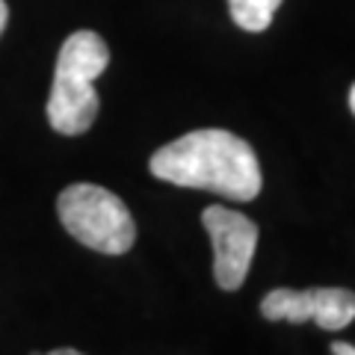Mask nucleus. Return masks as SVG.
I'll return each instance as SVG.
<instances>
[{
    "mask_svg": "<svg viewBox=\"0 0 355 355\" xmlns=\"http://www.w3.org/2000/svg\"><path fill=\"white\" fill-rule=\"evenodd\" d=\"M151 175L175 187L207 190L234 202H252L261 193V163L246 139L219 128L193 130L154 151Z\"/></svg>",
    "mask_w": 355,
    "mask_h": 355,
    "instance_id": "1",
    "label": "nucleus"
},
{
    "mask_svg": "<svg viewBox=\"0 0 355 355\" xmlns=\"http://www.w3.org/2000/svg\"><path fill=\"white\" fill-rule=\"evenodd\" d=\"M110 62L107 42L92 30H77L62 42L53 86L48 98V121L62 137H80L98 116L95 80Z\"/></svg>",
    "mask_w": 355,
    "mask_h": 355,
    "instance_id": "2",
    "label": "nucleus"
},
{
    "mask_svg": "<svg viewBox=\"0 0 355 355\" xmlns=\"http://www.w3.org/2000/svg\"><path fill=\"white\" fill-rule=\"evenodd\" d=\"M65 231L101 254H125L137 240L130 210L119 196L95 184H71L57 198Z\"/></svg>",
    "mask_w": 355,
    "mask_h": 355,
    "instance_id": "3",
    "label": "nucleus"
},
{
    "mask_svg": "<svg viewBox=\"0 0 355 355\" xmlns=\"http://www.w3.org/2000/svg\"><path fill=\"white\" fill-rule=\"evenodd\" d=\"M202 222L214 246V279L222 291H237L246 282L249 266L258 246V225L237 210L210 205L205 207Z\"/></svg>",
    "mask_w": 355,
    "mask_h": 355,
    "instance_id": "4",
    "label": "nucleus"
},
{
    "mask_svg": "<svg viewBox=\"0 0 355 355\" xmlns=\"http://www.w3.org/2000/svg\"><path fill=\"white\" fill-rule=\"evenodd\" d=\"M261 314L266 320L317 323L326 331H338L355 320V293L347 287H308V291L279 287L263 296Z\"/></svg>",
    "mask_w": 355,
    "mask_h": 355,
    "instance_id": "5",
    "label": "nucleus"
},
{
    "mask_svg": "<svg viewBox=\"0 0 355 355\" xmlns=\"http://www.w3.org/2000/svg\"><path fill=\"white\" fill-rule=\"evenodd\" d=\"M282 0H228L231 21L246 33H263L272 24Z\"/></svg>",
    "mask_w": 355,
    "mask_h": 355,
    "instance_id": "6",
    "label": "nucleus"
},
{
    "mask_svg": "<svg viewBox=\"0 0 355 355\" xmlns=\"http://www.w3.org/2000/svg\"><path fill=\"white\" fill-rule=\"evenodd\" d=\"M331 355H355V347H352V343L335 340V343H331Z\"/></svg>",
    "mask_w": 355,
    "mask_h": 355,
    "instance_id": "7",
    "label": "nucleus"
},
{
    "mask_svg": "<svg viewBox=\"0 0 355 355\" xmlns=\"http://www.w3.org/2000/svg\"><path fill=\"white\" fill-rule=\"evenodd\" d=\"M6 21H9V9H6L3 0H0V33L6 30Z\"/></svg>",
    "mask_w": 355,
    "mask_h": 355,
    "instance_id": "8",
    "label": "nucleus"
},
{
    "mask_svg": "<svg viewBox=\"0 0 355 355\" xmlns=\"http://www.w3.org/2000/svg\"><path fill=\"white\" fill-rule=\"evenodd\" d=\"M44 355H83V352H77V349H53V352H44Z\"/></svg>",
    "mask_w": 355,
    "mask_h": 355,
    "instance_id": "9",
    "label": "nucleus"
},
{
    "mask_svg": "<svg viewBox=\"0 0 355 355\" xmlns=\"http://www.w3.org/2000/svg\"><path fill=\"white\" fill-rule=\"evenodd\" d=\"M349 110H352V116H355V83H352V89H349Z\"/></svg>",
    "mask_w": 355,
    "mask_h": 355,
    "instance_id": "10",
    "label": "nucleus"
}]
</instances>
